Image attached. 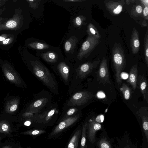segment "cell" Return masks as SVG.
I'll return each mask as SVG.
<instances>
[{
	"label": "cell",
	"mask_w": 148,
	"mask_h": 148,
	"mask_svg": "<svg viewBox=\"0 0 148 148\" xmlns=\"http://www.w3.org/2000/svg\"><path fill=\"white\" fill-rule=\"evenodd\" d=\"M31 7L34 9H36L38 8L39 1L38 0H28Z\"/></svg>",
	"instance_id": "29"
},
{
	"label": "cell",
	"mask_w": 148,
	"mask_h": 148,
	"mask_svg": "<svg viewBox=\"0 0 148 148\" xmlns=\"http://www.w3.org/2000/svg\"><path fill=\"white\" fill-rule=\"evenodd\" d=\"M104 120V116L103 115H100L98 116L96 118L95 120H94L98 123L103 122Z\"/></svg>",
	"instance_id": "32"
},
{
	"label": "cell",
	"mask_w": 148,
	"mask_h": 148,
	"mask_svg": "<svg viewBox=\"0 0 148 148\" xmlns=\"http://www.w3.org/2000/svg\"><path fill=\"white\" fill-rule=\"evenodd\" d=\"M16 25V22L13 20L9 21L6 24V26L7 27L11 28L15 27Z\"/></svg>",
	"instance_id": "30"
},
{
	"label": "cell",
	"mask_w": 148,
	"mask_h": 148,
	"mask_svg": "<svg viewBox=\"0 0 148 148\" xmlns=\"http://www.w3.org/2000/svg\"><path fill=\"white\" fill-rule=\"evenodd\" d=\"M87 32L89 36H92L97 39H99L101 35L95 26L92 23H89L87 28Z\"/></svg>",
	"instance_id": "19"
},
{
	"label": "cell",
	"mask_w": 148,
	"mask_h": 148,
	"mask_svg": "<svg viewBox=\"0 0 148 148\" xmlns=\"http://www.w3.org/2000/svg\"><path fill=\"white\" fill-rule=\"evenodd\" d=\"M86 20V17L83 15L78 16L73 20V23L75 26L79 27L82 26Z\"/></svg>",
	"instance_id": "26"
},
{
	"label": "cell",
	"mask_w": 148,
	"mask_h": 148,
	"mask_svg": "<svg viewBox=\"0 0 148 148\" xmlns=\"http://www.w3.org/2000/svg\"><path fill=\"white\" fill-rule=\"evenodd\" d=\"M142 14L144 18V20H148V7H144L143 10Z\"/></svg>",
	"instance_id": "31"
},
{
	"label": "cell",
	"mask_w": 148,
	"mask_h": 148,
	"mask_svg": "<svg viewBox=\"0 0 148 148\" xmlns=\"http://www.w3.org/2000/svg\"><path fill=\"white\" fill-rule=\"evenodd\" d=\"M77 107L78 106H65L63 111H66V112L64 113L62 120H64L77 114V112L79 111V109Z\"/></svg>",
	"instance_id": "17"
},
{
	"label": "cell",
	"mask_w": 148,
	"mask_h": 148,
	"mask_svg": "<svg viewBox=\"0 0 148 148\" xmlns=\"http://www.w3.org/2000/svg\"><path fill=\"white\" fill-rule=\"evenodd\" d=\"M94 96L93 93L88 91L76 92L65 103V107H80L86 103Z\"/></svg>",
	"instance_id": "3"
},
{
	"label": "cell",
	"mask_w": 148,
	"mask_h": 148,
	"mask_svg": "<svg viewBox=\"0 0 148 148\" xmlns=\"http://www.w3.org/2000/svg\"><path fill=\"white\" fill-rule=\"evenodd\" d=\"M143 8L140 5H137L133 7L131 11V15L134 17H137L142 16Z\"/></svg>",
	"instance_id": "22"
},
{
	"label": "cell",
	"mask_w": 148,
	"mask_h": 148,
	"mask_svg": "<svg viewBox=\"0 0 148 148\" xmlns=\"http://www.w3.org/2000/svg\"><path fill=\"white\" fill-rule=\"evenodd\" d=\"M81 134V131L77 130L70 140L67 148H77L79 140Z\"/></svg>",
	"instance_id": "15"
},
{
	"label": "cell",
	"mask_w": 148,
	"mask_h": 148,
	"mask_svg": "<svg viewBox=\"0 0 148 148\" xmlns=\"http://www.w3.org/2000/svg\"><path fill=\"white\" fill-rule=\"evenodd\" d=\"M130 46L132 53L136 54L139 50L140 42L139 33L135 27L133 29L131 36Z\"/></svg>",
	"instance_id": "11"
},
{
	"label": "cell",
	"mask_w": 148,
	"mask_h": 148,
	"mask_svg": "<svg viewBox=\"0 0 148 148\" xmlns=\"http://www.w3.org/2000/svg\"><path fill=\"white\" fill-rule=\"evenodd\" d=\"M30 108L32 112L35 114H38L43 111L52 103L51 96L48 93H39Z\"/></svg>",
	"instance_id": "4"
},
{
	"label": "cell",
	"mask_w": 148,
	"mask_h": 148,
	"mask_svg": "<svg viewBox=\"0 0 148 148\" xmlns=\"http://www.w3.org/2000/svg\"><path fill=\"white\" fill-rule=\"evenodd\" d=\"M88 123L86 122L83 125L80 148H84L86 143V132Z\"/></svg>",
	"instance_id": "25"
},
{
	"label": "cell",
	"mask_w": 148,
	"mask_h": 148,
	"mask_svg": "<svg viewBox=\"0 0 148 148\" xmlns=\"http://www.w3.org/2000/svg\"><path fill=\"white\" fill-rule=\"evenodd\" d=\"M124 1V0L117 1H104V4L107 10L111 14L117 15L122 11L125 4Z\"/></svg>",
	"instance_id": "8"
},
{
	"label": "cell",
	"mask_w": 148,
	"mask_h": 148,
	"mask_svg": "<svg viewBox=\"0 0 148 148\" xmlns=\"http://www.w3.org/2000/svg\"><path fill=\"white\" fill-rule=\"evenodd\" d=\"M84 148H88V147L86 145H85Z\"/></svg>",
	"instance_id": "42"
},
{
	"label": "cell",
	"mask_w": 148,
	"mask_h": 148,
	"mask_svg": "<svg viewBox=\"0 0 148 148\" xmlns=\"http://www.w3.org/2000/svg\"><path fill=\"white\" fill-rule=\"evenodd\" d=\"M138 69L136 64H134L131 68L129 73L127 82L130 84L133 89L135 90L137 84Z\"/></svg>",
	"instance_id": "14"
},
{
	"label": "cell",
	"mask_w": 148,
	"mask_h": 148,
	"mask_svg": "<svg viewBox=\"0 0 148 148\" xmlns=\"http://www.w3.org/2000/svg\"><path fill=\"white\" fill-rule=\"evenodd\" d=\"M107 65V59L104 57L100 63L98 71L99 79L103 84L109 83L110 82Z\"/></svg>",
	"instance_id": "10"
},
{
	"label": "cell",
	"mask_w": 148,
	"mask_h": 148,
	"mask_svg": "<svg viewBox=\"0 0 148 148\" xmlns=\"http://www.w3.org/2000/svg\"><path fill=\"white\" fill-rule=\"evenodd\" d=\"M80 114H76L63 120L56 127L51 133V136L56 135L76 122L80 117Z\"/></svg>",
	"instance_id": "7"
},
{
	"label": "cell",
	"mask_w": 148,
	"mask_h": 148,
	"mask_svg": "<svg viewBox=\"0 0 148 148\" xmlns=\"http://www.w3.org/2000/svg\"><path fill=\"white\" fill-rule=\"evenodd\" d=\"M100 62L99 59L93 62H88L84 63L77 68L74 69L72 79L70 84V86L73 85L78 79H83L96 68Z\"/></svg>",
	"instance_id": "2"
},
{
	"label": "cell",
	"mask_w": 148,
	"mask_h": 148,
	"mask_svg": "<svg viewBox=\"0 0 148 148\" xmlns=\"http://www.w3.org/2000/svg\"><path fill=\"white\" fill-rule=\"evenodd\" d=\"M10 130V125L8 123L4 121L0 122V133L9 134Z\"/></svg>",
	"instance_id": "24"
},
{
	"label": "cell",
	"mask_w": 148,
	"mask_h": 148,
	"mask_svg": "<svg viewBox=\"0 0 148 148\" xmlns=\"http://www.w3.org/2000/svg\"><path fill=\"white\" fill-rule=\"evenodd\" d=\"M32 48L37 49H43L48 48L49 45L46 44L39 42H34L29 44Z\"/></svg>",
	"instance_id": "23"
},
{
	"label": "cell",
	"mask_w": 148,
	"mask_h": 148,
	"mask_svg": "<svg viewBox=\"0 0 148 148\" xmlns=\"http://www.w3.org/2000/svg\"><path fill=\"white\" fill-rule=\"evenodd\" d=\"M41 56L47 62L51 63L56 62L58 59L57 54L52 51L43 53L41 54Z\"/></svg>",
	"instance_id": "16"
},
{
	"label": "cell",
	"mask_w": 148,
	"mask_h": 148,
	"mask_svg": "<svg viewBox=\"0 0 148 148\" xmlns=\"http://www.w3.org/2000/svg\"><path fill=\"white\" fill-rule=\"evenodd\" d=\"M138 115L141 117L142 122V126L146 138L148 141V109L147 107H144L138 110Z\"/></svg>",
	"instance_id": "12"
},
{
	"label": "cell",
	"mask_w": 148,
	"mask_h": 148,
	"mask_svg": "<svg viewBox=\"0 0 148 148\" xmlns=\"http://www.w3.org/2000/svg\"><path fill=\"white\" fill-rule=\"evenodd\" d=\"M2 148H12L10 146H5L3 147Z\"/></svg>",
	"instance_id": "41"
},
{
	"label": "cell",
	"mask_w": 148,
	"mask_h": 148,
	"mask_svg": "<svg viewBox=\"0 0 148 148\" xmlns=\"http://www.w3.org/2000/svg\"><path fill=\"white\" fill-rule=\"evenodd\" d=\"M1 139V137H0V140Z\"/></svg>",
	"instance_id": "43"
},
{
	"label": "cell",
	"mask_w": 148,
	"mask_h": 148,
	"mask_svg": "<svg viewBox=\"0 0 148 148\" xmlns=\"http://www.w3.org/2000/svg\"><path fill=\"white\" fill-rule=\"evenodd\" d=\"M112 61L115 72L116 82L119 85L121 84V73L125 66L126 62L124 50L121 45L115 44L112 49Z\"/></svg>",
	"instance_id": "1"
},
{
	"label": "cell",
	"mask_w": 148,
	"mask_h": 148,
	"mask_svg": "<svg viewBox=\"0 0 148 148\" xmlns=\"http://www.w3.org/2000/svg\"><path fill=\"white\" fill-rule=\"evenodd\" d=\"M10 40V39L9 38L5 39V40L3 41V44L4 45L7 44L8 43Z\"/></svg>",
	"instance_id": "38"
},
{
	"label": "cell",
	"mask_w": 148,
	"mask_h": 148,
	"mask_svg": "<svg viewBox=\"0 0 148 148\" xmlns=\"http://www.w3.org/2000/svg\"><path fill=\"white\" fill-rule=\"evenodd\" d=\"M137 82L143 96L144 99L148 103V86L146 78L143 75H140L137 79Z\"/></svg>",
	"instance_id": "13"
},
{
	"label": "cell",
	"mask_w": 148,
	"mask_h": 148,
	"mask_svg": "<svg viewBox=\"0 0 148 148\" xmlns=\"http://www.w3.org/2000/svg\"></svg>",
	"instance_id": "44"
},
{
	"label": "cell",
	"mask_w": 148,
	"mask_h": 148,
	"mask_svg": "<svg viewBox=\"0 0 148 148\" xmlns=\"http://www.w3.org/2000/svg\"><path fill=\"white\" fill-rule=\"evenodd\" d=\"M45 131L41 130H31L24 132L21 134L30 135H37L45 133Z\"/></svg>",
	"instance_id": "27"
},
{
	"label": "cell",
	"mask_w": 148,
	"mask_h": 148,
	"mask_svg": "<svg viewBox=\"0 0 148 148\" xmlns=\"http://www.w3.org/2000/svg\"><path fill=\"white\" fill-rule=\"evenodd\" d=\"M98 145L99 148H111L110 143L105 138H102L99 141Z\"/></svg>",
	"instance_id": "28"
},
{
	"label": "cell",
	"mask_w": 148,
	"mask_h": 148,
	"mask_svg": "<svg viewBox=\"0 0 148 148\" xmlns=\"http://www.w3.org/2000/svg\"><path fill=\"white\" fill-rule=\"evenodd\" d=\"M54 71L66 85L70 84L73 79L74 69L62 62L58 64Z\"/></svg>",
	"instance_id": "6"
},
{
	"label": "cell",
	"mask_w": 148,
	"mask_h": 148,
	"mask_svg": "<svg viewBox=\"0 0 148 148\" xmlns=\"http://www.w3.org/2000/svg\"><path fill=\"white\" fill-rule=\"evenodd\" d=\"M99 39L88 36L82 44L77 55V58L81 60L84 58H87L99 43Z\"/></svg>",
	"instance_id": "5"
},
{
	"label": "cell",
	"mask_w": 148,
	"mask_h": 148,
	"mask_svg": "<svg viewBox=\"0 0 148 148\" xmlns=\"http://www.w3.org/2000/svg\"><path fill=\"white\" fill-rule=\"evenodd\" d=\"M87 135L89 140L92 143H94L95 141V136L96 132L101 128L100 124L94 120H90L88 123Z\"/></svg>",
	"instance_id": "9"
},
{
	"label": "cell",
	"mask_w": 148,
	"mask_h": 148,
	"mask_svg": "<svg viewBox=\"0 0 148 148\" xmlns=\"http://www.w3.org/2000/svg\"><path fill=\"white\" fill-rule=\"evenodd\" d=\"M77 42V39L75 37H71L65 42L64 47L65 51L69 52L74 48Z\"/></svg>",
	"instance_id": "18"
},
{
	"label": "cell",
	"mask_w": 148,
	"mask_h": 148,
	"mask_svg": "<svg viewBox=\"0 0 148 148\" xmlns=\"http://www.w3.org/2000/svg\"><path fill=\"white\" fill-rule=\"evenodd\" d=\"M31 123V122L29 121H25L24 123V125L26 126H28L30 125Z\"/></svg>",
	"instance_id": "39"
},
{
	"label": "cell",
	"mask_w": 148,
	"mask_h": 148,
	"mask_svg": "<svg viewBox=\"0 0 148 148\" xmlns=\"http://www.w3.org/2000/svg\"><path fill=\"white\" fill-rule=\"evenodd\" d=\"M64 1H66V2H82L84 1H85V0H64Z\"/></svg>",
	"instance_id": "37"
},
{
	"label": "cell",
	"mask_w": 148,
	"mask_h": 148,
	"mask_svg": "<svg viewBox=\"0 0 148 148\" xmlns=\"http://www.w3.org/2000/svg\"><path fill=\"white\" fill-rule=\"evenodd\" d=\"M6 76L8 79L10 80H13L14 79V75L10 72H7L6 73Z\"/></svg>",
	"instance_id": "33"
},
{
	"label": "cell",
	"mask_w": 148,
	"mask_h": 148,
	"mask_svg": "<svg viewBox=\"0 0 148 148\" xmlns=\"http://www.w3.org/2000/svg\"><path fill=\"white\" fill-rule=\"evenodd\" d=\"M142 4L144 5L145 7H148V0H140Z\"/></svg>",
	"instance_id": "35"
},
{
	"label": "cell",
	"mask_w": 148,
	"mask_h": 148,
	"mask_svg": "<svg viewBox=\"0 0 148 148\" xmlns=\"http://www.w3.org/2000/svg\"><path fill=\"white\" fill-rule=\"evenodd\" d=\"M124 99L128 100L131 96V90L129 87L125 84H123L120 88Z\"/></svg>",
	"instance_id": "21"
},
{
	"label": "cell",
	"mask_w": 148,
	"mask_h": 148,
	"mask_svg": "<svg viewBox=\"0 0 148 148\" xmlns=\"http://www.w3.org/2000/svg\"><path fill=\"white\" fill-rule=\"evenodd\" d=\"M136 1V0H126L125 1L127 5H129L132 3H135Z\"/></svg>",
	"instance_id": "36"
},
{
	"label": "cell",
	"mask_w": 148,
	"mask_h": 148,
	"mask_svg": "<svg viewBox=\"0 0 148 148\" xmlns=\"http://www.w3.org/2000/svg\"><path fill=\"white\" fill-rule=\"evenodd\" d=\"M144 51L145 62L148 66V30L147 29L145 34L144 43Z\"/></svg>",
	"instance_id": "20"
},
{
	"label": "cell",
	"mask_w": 148,
	"mask_h": 148,
	"mask_svg": "<svg viewBox=\"0 0 148 148\" xmlns=\"http://www.w3.org/2000/svg\"><path fill=\"white\" fill-rule=\"evenodd\" d=\"M5 38L4 37L1 36H0V41H3L4 40H5Z\"/></svg>",
	"instance_id": "40"
},
{
	"label": "cell",
	"mask_w": 148,
	"mask_h": 148,
	"mask_svg": "<svg viewBox=\"0 0 148 148\" xmlns=\"http://www.w3.org/2000/svg\"><path fill=\"white\" fill-rule=\"evenodd\" d=\"M18 106L16 104H14L11 106L9 109L10 111L13 112L15 111L17 109Z\"/></svg>",
	"instance_id": "34"
}]
</instances>
